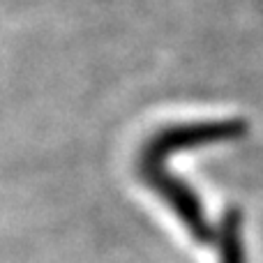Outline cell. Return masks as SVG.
Instances as JSON below:
<instances>
[{"label":"cell","instance_id":"cell-1","mask_svg":"<svg viewBox=\"0 0 263 263\" xmlns=\"http://www.w3.org/2000/svg\"><path fill=\"white\" fill-rule=\"evenodd\" d=\"M164 162H168V159H162L153 153L139 150L136 171H139L143 185H148L171 208V213L182 224V229L190 233L192 240L199 242V245L215 242L217 227H213V222L208 219V213H205L199 194L187 182H182L178 176H173Z\"/></svg>","mask_w":263,"mask_h":263},{"label":"cell","instance_id":"cell-2","mask_svg":"<svg viewBox=\"0 0 263 263\" xmlns=\"http://www.w3.org/2000/svg\"><path fill=\"white\" fill-rule=\"evenodd\" d=\"M217 263H247L245 250V217L242 210L231 205L224 210L217 224Z\"/></svg>","mask_w":263,"mask_h":263}]
</instances>
